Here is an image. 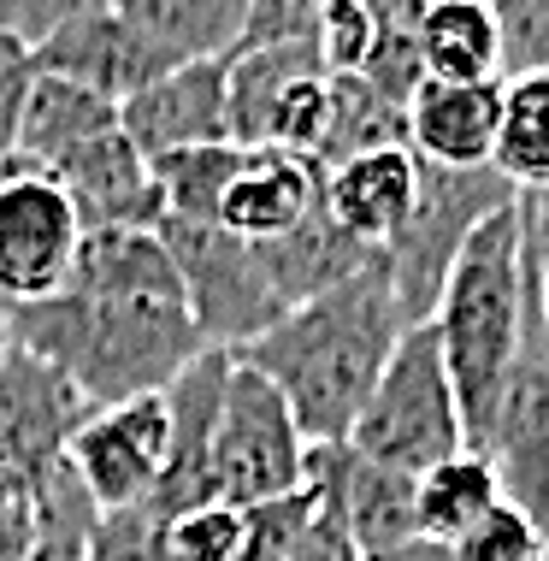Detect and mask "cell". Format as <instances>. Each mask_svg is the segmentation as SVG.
<instances>
[{"mask_svg": "<svg viewBox=\"0 0 549 561\" xmlns=\"http://www.w3.org/2000/svg\"><path fill=\"white\" fill-rule=\"evenodd\" d=\"M531 207V237H538V261H544V367H549V214L538 195H526Z\"/></svg>", "mask_w": 549, "mask_h": 561, "instance_id": "cell-35", "label": "cell"}, {"mask_svg": "<svg viewBox=\"0 0 549 561\" xmlns=\"http://www.w3.org/2000/svg\"><path fill=\"white\" fill-rule=\"evenodd\" d=\"M155 165V190L165 207V225H219V202L231 190L242 148L213 142V148H183V154L148 160Z\"/></svg>", "mask_w": 549, "mask_h": 561, "instance_id": "cell-24", "label": "cell"}, {"mask_svg": "<svg viewBox=\"0 0 549 561\" xmlns=\"http://www.w3.org/2000/svg\"><path fill=\"white\" fill-rule=\"evenodd\" d=\"M502 78L549 71V0H502Z\"/></svg>", "mask_w": 549, "mask_h": 561, "instance_id": "cell-32", "label": "cell"}, {"mask_svg": "<svg viewBox=\"0 0 549 561\" xmlns=\"http://www.w3.org/2000/svg\"><path fill=\"white\" fill-rule=\"evenodd\" d=\"M420 0H378V48L366 59L361 78L373 89H385L390 101H414V89L425 83V59H420Z\"/></svg>", "mask_w": 549, "mask_h": 561, "instance_id": "cell-26", "label": "cell"}, {"mask_svg": "<svg viewBox=\"0 0 549 561\" xmlns=\"http://www.w3.org/2000/svg\"><path fill=\"white\" fill-rule=\"evenodd\" d=\"M165 543H172V561H242L249 508L207 503V508L172 514V520H165Z\"/></svg>", "mask_w": 549, "mask_h": 561, "instance_id": "cell-27", "label": "cell"}, {"mask_svg": "<svg viewBox=\"0 0 549 561\" xmlns=\"http://www.w3.org/2000/svg\"><path fill=\"white\" fill-rule=\"evenodd\" d=\"M36 71L71 78L106 101H118V107L155 83V71H148L142 48H136L118 0H83V7H71L54 36L36 48Z\"/></svg>", "mask_w": 549, "mask_h": 561, "instance_id": "cell-14", "label": "cell"}, {"mask_svg": "<svg viewBox=\"0 0 549 561\" xmlns=\"http://www.w3.org/2000/svg\"><path fill=\"white\" fill-rule=\"evenodd\" d=\"M30 83H36V54H30L24 42L0 36V160L12 154V136H19Z\"/></svg>", "mask_w": 549, "mask_h": 561, "instance_id": "cell-34", "label": "cell"}, {"mask_svg": "<svg viewBox=\"0 0 549 561\" xmlns=\"http://www.w3.org/2000/svg\"><path fill=\"white\" fill-rule=\"evenodd\" d=\"M83 219L71 195L42 172H0V296L12 308L48 301L71 284L83 254Z\"/></svg>", "mask_w": 549, "mask_h": 561, "instance_id": "cell-8", "label": "cell"}, {"mask_svg": "<svg viewBox=\"0 0 549 561\" xmlns=\"http://www.w3.org/2000/svg\"><path fill=\"white\" fill-rule=\"evenodd\" d=\"M95 503L71 467L59 461L48 479L30 491V550L24 561H89V538H95Z\"/></svg>", "mask_w": 549, "mask_h": 561, "instance_id": "cell-25", "label": "cell"}, {"mask_svg": "<svg viewBox=\"0 0 549 561\" xmlns=\"http://www.w3.org/2000/svg\"><path fill=\"white\" fill-rule=\"evenodd\" d=\"M54 184L71 195L83 231H160L165 207L155 190V165L136 154V142L125 136V125L83 142L66 165H54Z\"/></svg>", "mask_w": 549, "mask_h": 561, "instance_id": "cell-12", "label": "cell"}, {"mask_svg": "<svg viewBox=\"0 0 549 561\" xmlns=\"http://www.w3.org/2000/svg\"><path fill=\"white\" fill-rule=\"evenodd\" d=\"M308 496L366 561L420 538L414 479L366 461L355 444H325L308 455Z\"/></svg>", "mask_w": 549, "mask_h": 561, "instance_id": "cell-10", "label": "cell"}, {"mask_svg": "<svg viewBox=\"0 0 549 561\" xmlns=\"http://www.w3.org/2000/svg\"><path fill=\"white\" fill-rule=\"evenodd\" d=\"M385 148H408V107L390 101L385 89H373L366 78H331L325 136L313 148L319 172H338V165L385 154Z\"/></svg>", "mask_w": 549, "mask_h": 561, "instance_id": "cell-21", "label": "cell"}, {"mask_svg": "<svg viewBox=\"0 0 549 561\" xmlns=\"http://www.w3.org/2000/svg\"><path fill=\"white\" fill-rule=\"evenodd\" d=\"M319 0H249V30L242 48H289V42H319Z\"/></svg>", "mask_w": 549, "mask_h": 561, "instance_id": "cell-33", "label": "cell"}, {"mask_svg": "<svg viewBox=\"0 0 549 561\" xmlns=\"http://www.w3.org/2000/svg\"><path fill=\"white\" fill-rule=\"evenodd\" d=\"M420 59L432 83H502V24L484 0H432L420 19Z\"/></svg>", "mask_w": 549, "mask_h": 561, "instance_id": "cell-20", "label": "cell"}, {"mask_svg": "<svg viewBox=\"0 0 549 561\" xmlns=\"http://www.w3.org/2000/svg\"><path fill=\"white\" fill-rule=\"evenodd\" d=\"M155 83L183 66H213L242 48L249 0H118Z\"/></svg>", "mask_w": 549, "mask_h": 561, "instance_id": "cell-17", "label": "cell"}, {"mask_svg": "<svg viewBox=\"0 0 549 561\" xmlns=\"http://www.w3.org/2000/svg\"><path fill=\"white\" fill-rule=\"evenodd\" d=\"M225 378H231V355H225V348H207V355L165 390V408H172V449H165V473H160V491H155V508L165 520L219 503V484H213V432H219Z\"/></svg>", "mask_w": 549, "mask_h": 561, "instance_id": "cell-13", "label": "cell"}, {"mask_svg": "<svg viewBox=\"0 0 549 561\" xmlns=\"http://www.w3.org/2000/svg\"><path fill=\"white\" fill-rule=\"evenodd\" d=\"M319 526L313 496H284V503L249 508V543H242V561H301L308 556V538Z\"/></svg>", "mask_w": 549, "mask_h": 561, "instance_id": "cell-30", "label": "cell"}, {"mask_svg": "<svg viewBox=\"0 0 549 561\" xmlns=\"http://www.w3.org/2000/svg\"><path fill=\"white\" fill-rule=\"evenodd\" d=\"M502 130V83H432L408 101V154L444 172H484Z\"/></svg>", "mask_w": 549, "mask_h": 561, "instance_id": "cell-16", "label": "cell"}, {"mask_svg": "<svg viewBox=\"0 0 549 561\" xmlns=\"http://www.w3.org/2000/svg\"><path fill=\"white\" fill-rule=\"evenodd\" d=\"M89 561H172V543H165V514L155 503L95 514Z\"/></svg>", "mask_w": 549, "mask_h": 561, "instance_id": "cell-31", "label": "cell"}, {"mask_svg": "<svg viewBox=\"0 0 549 561\" xmlns=\"http://www.w3.org/2000/svg\"><path fill=\"white\" fill-rule=\"evenodd\" d=\"M526 195L484 219L455 261L444 296H437L432 331L444 343V367L467 414V437L491 426L502 385L526 343Z\"/></svg>", "mask_w": 549, "mask_h": 561, "instance_id": "cell-3", "label": "cell"}, {"mask_svg": "<svg viewBox=\"0 0 549 561\" xmlns=\"http://www.w3.org/2000/svg\"><path fill=\"white\" fill-rule=\"evenodd\" d=\"M378 48V7L373 0H325L319 12V54L331 78H361Z\"/></svg>", "mask_w": 549, "mask_h": 561, "instance_id": "cell-28", "label": "cell"}, {"mask_svg": "<svg viewBox=\"0 0 549 561\" xmlns=\"http://www.w3.org/2000/svg\"><path fill=\"white\" fill-rule=\"evenodd\" d=\"M521 202V190L484 165V172H444V165H420V202L414 219L402 225V237L385 249V272H390V290H396V313L402 325H432L437 296H444L455 261L472 242L484 219H496L502 207Z\"/></svg>", "mask_w": 549, "mask_h": 561, "instance_id": "cell-5", "label": "cell"}, {"mask_svg": "<svg viewBox=\"0 0 549 561\" xmlns=\"http://www.w3.org/2000/svg\"><path fill=\"white\" fill-rule=\"evenodd\" d=\"M106 130H118V101H106L71 78H54V71H36L19 136H12V154L0 160V172L54 178V165H66L83 142H95Z\"/></svg>", "mask_w": 549, "mask_h": 561, "instance_id": "cell-18", "label": "cell"}, {"mask_svg": "<svg viewBox=\"0 0 549 561\" xmlns=\"http://www.w3.org/2000/svg\"><path fill=\"white\" fill-rule=\"evenodd\" d=\"M491 165L521 195H549V71L502 78V130Z\"/></svg>", "mask_w": 549, "mask_h": 561, "instance_id": "cell-23", "label": "cell"}, {"mask_svg": "<svg viewBox=\"0 0 549 561\" xmlns=\"http://www.w3.org/2000/svg\"><path fill=\"white\" fill-rule=\"evenodd\" d=\"M12 348L59 373L89 408H118L165 397L207 355V337L160 231H101L66 290L12 308Z\"/></svg>", "mask_w": 549, "mask_h": 561, "instance_id": "cell-1", "label": "cell"}, {"mask_svg": "<svg viewBox=\"0 0 549 561\" xmlns=\"http://www.w3.org/2000/svg\"><path fill=\"white\" fill-rule=\"evenodd\" d=\"M373 561H455V556H449V543L414 538V543H402V550H390V556H373Z\"/></svg>", "mask_w": 549, "mask_h": 561, "instance_id": "cell-36", "label": "cell"}, {"mask_svg": "<svg viewBox=\"0 0 549 561\" xmlns=\"http://www.w3.org/2000/svg\"><path fill=\"white\" fill-rule=\"evenodd\" d=\"M325 207V172L308 154L284 148H254L242 154L231 190L219 202V225L242 242H284Z\"/></svg>", "mask_w": 549, "mask_h": 561, "instance_id": "cell-15", "label": "cell"}, {"mask_svg": "<svg viewBox=\"0 0 549 561\" xmlns=\"http://www.w3.org/2000/svg\"><path fill=\"white\" fill-rule=\"evenodd\" d=\"M496 503H508V496H502L496 467L484 461L479 449H461L455 461H444V467H432L425 479H414L420 538H432V543H455V538H467L472 526H479Z\"/></svg>", "mask_w": 549, "mask_h": 561, "instance_id": "cell-22", "label": "cell"}, {"mask_svg": "<svg viewBox=\"0 0 549 561\" xmlns=\"http://www.w3.org/2000/svg\"><path fill=\"white\" fill-rule=\"evenodd\" d=\"M165 449H172V408H165V397H142V402L95 408L71 432L66 467L89 491V503L101 514H113V508L155 503Z\"/></svg>", "mask_w": 549, "mask_h": 561, "instance_id": "cell-9", "label": "cell"}, {"mask_svg": "<svg viewBox=\"0 0 549 561\" xmlns=\"http://www.w3.org/2000/svg\"><path fill=\"white\" fill-rule=\"evenodd\" d=\"M402 337L408 325L396 313L390 272L378 261L366 278L284 313L266 337L237 348V360L272 378L278 397L289 402V414H296L301 437L313 449H325V444L355 437V420L366 414V402H373Z\"/></svg>", "mask_w": 549, "mask_h": 561, "instance_id": "cell-2", "label": "cell"}, {"mask_svg": "<svg viewBox=\"0 0 549 561\" xmlns=\"http://www.w3.org/2000/svg\"><path fill=\"white\" fill-rule=\"evenodd\" d=\"M308 455H313V444L301 437L289 402L278 397V385L231 355L219 432H213V484H219V503L266 508V503H284V496H301L308 491Z\"/></svg>", "mask_w": 549, "mask_h": 561, "instance_id": "cell-6", "label": "cell"}, {"mask_svg": "<svg viewBox=\"0 0 549 561\" xmlns=\"http://www.w3.org/2000/svg\"><path fill=\"white\" fill-rule=\"evenodd\" d=\"M348 444L366 461L390 467L402 479H425L432 467H444L461 449H472L461 397H455V378L444 367V343H437L432 325H414L396 343L390 367L378 378L366 414L355 420Z\"/></svg>", "mask_w": 549, "mask_h": 561, "instance_id": "cell-4", "label": "cell"}, {"mask_svg": "<svg viewBox=\"0 0 549 561\" xmlns=\"http://www.w3.org/2000/svg\"><path fill=\"white\" fill-rule=\"evenodd\" d=\"M449 556L455 561H549V543H544L538 526H531L526 508L496 503L467 538L449 543Z\"/></svg>", "mask_w": 549, "mask_h": 561, "instance_id": "cell-29", "label": "cell"}, {"mask_svg": "<svg viewBox=\"0 0 549 561\" xmlns=\"http://www.w3.org/2000/svg\"><path fill=\"white\" fill-rule=\"evenodd\" d=\"M118 125H125V136L136 142L142 160L231 142V59L165 71L160 83H148L142 95H130L118 107Z\"/></svg>", "mask_w": 549, "mask_h": 561, "instance_id": "cell-11", "label": "cell"}, {"mask_svg": "<svg viewBox=\"0 0 549 561\" xmlns=\"http://www.w3.org/2000/svg\"><path fill=\"white\" fill-rule=\"evenodd\" d=\"M160 242L172 249V261L183 272L190 313L202 325L207 348L237 355V348L266 337L289 313L278 301V290H272V272L261 261V249L231 237L225 225H160Z\"/></svg>", "mask_w": 549, "mask_h": 561, "instance_id": "cell-7", "label": "cell"}, {"mask_svg": "<svg viewBox=\"0 0 549 561\" xmlns=\"http://www.w3.org/2000/svg\"><path fill=\"white\" fill-rule=\"evenodd\" d=\"M414 202H420V160L408 148H385V154L325 172V214L378 254L402 237V225L414 219Z\"/></svg>", "mask_w": 549, "mask_h": 561, "instance_id": "cell-19", "label": "cell"}]
</instances>
